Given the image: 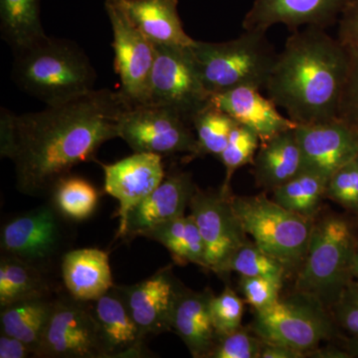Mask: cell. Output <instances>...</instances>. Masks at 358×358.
I'll return each instance as SVG.
<instances>
[{
  "label": "cell",
  "instance_id": "cell-19",
  "mask_svg": "<svg viewBox=\"0 0 358 358\" xmlns=\"http://www.w3.org/2000/svg\"><path fill=\"white\" fill-rule=\"evenodd\" d=\"M196 189L189 173L166 174L154 192L131 209L124 230L115 239L131 241L154 226L185 215Z\"/></svg>",
  "mask_w": 358,
  "mask_h": 358
},
{
  "label": "cell",
  "instance_id": "cell-28",
  "mask_svg": "<svg viewBox=\"0 0 358 358\" xmlns=\"http://www.w3.org/2000/svg\"><path fill=\"white\" fill-rule=\"evenodd\" d=\"M0 33L13 53L46 37L40 0H0Z\"/></svg>",
  "mask_w": 358,
  "mask_h": 358
},
{
  "label": "cell",
  "instance_id": "cell-18",
  "mask_svg": "<svg viewBox=\"0 0 358 358\" xmlns=\"http://www.w3.org/2000/svg\"><path fill=\"white\" fill-rule=\"evenodd\" d=\"M106 358L154 357L147 348V336L134 320L119 285L99 300L92 301Z\"/></svg>",
  "mask_w": 358,
  "mask_h": 358
},
{
  "label": "cell",
  "instance_id": "cell-2",
  "mask_svg": "<svg viewBox=\"0 0 358 358\" xmlns=\"http://www.w3.org/2000/svg\"><path fill=\"white\" fill-rule=\"evenodd\" d=\"M350 65L348 47L326 29L296 30L278 53L264 89L296 124L331 121L338 117Z\"/></svg>",
  "mask_w": 358,
  "mask_h": 358
},
{
  "label": "cell",
  "instance_id": "cell-35",
  "mask_svg": "<svg viewBox=\"0 0 358 358\" xmlns=\"http://www.w3.org/2000/svg\"><path fill=\"white\" fill-rule=\"evenodd\" d=\"M327 196L348 210L358 212V157L329 178Z\"/></svg>",
  "mask_w": 358,
  "mask_h": 358
},
{
  "label": "cell",
  "instance_id": "cell-8",
  "mask_svg": "<svg viewBox=\"0 0 358 358\" xmlns=\"http://www.w3.org/2000/svg\"><path fill=\"white\" fill-rule=\"evenodd\" d=\"M252 331L264 341L289 346L308 357L333 336L334 329L326 306L315 296L296 291L270 307L255 310Z\"/></svg>",
  "mask_w": 358,
  "mask_h": 358
},
{
  "label": "cell",
  "instance_id": "cell-6",
  "mask_svg": "<svg viewBox=\"0 0 358 358\" xmlns=\"http://www.w3.org/2000/svg\"><path fill=\"white\" fill-rule=\"evenodd\" d=\"M357 250L352 226L345 218L327 216L313 224L296 291L334 307L350 285Z\"/></svg>",
  "mask_w": 358,
  "mask_h": 358
},
{
  "label": "cell",
  "instance_id": "cell-44",
  "mask_svg": "<svg viewBox=\"0 0 358 358\" xmlns=\"http://www.w3.org/2000/svg\"><path fill=\"white\" fill-rule=\"evenodd\" d=\"M353 350H355V355H358V341L353 345Z\"/></svg>",
  "mask_w": 358,
  "mask_h": 358
},
{
  "label": "cell",
  "instance_id": "cell-26",
  "mask_svg": "<svg viewBox=\"0 0 358 358\" xmlns=\"http://www.w3.org/2000/svg\"><path fill=\"white\" fill-rule=\"evenodd\" d=\"M141 237L148 238L166 247L179 266L195 264L205 268L203 239L192 216H180L154 226Z\"/></svg>",
  "mask_w": 358,
  "mask_h": 358
},
{
  "label": "cell",
  "instance_id": "cell-13",
  "mask_svg": "<svg viewBox=\"0 0 358 358\" xmlns=\"http://www.w3.org/2000/svg\"><path fill=\"white\" fill-rule=\"evenodd\" d=\"M205 247V268L225 274L231 257L248 242L230 203V193L204 192L197 187L189 203Z\"/></svg>",
  "mask_w": 358,
  "mask_h": 358
},
{
  "label": "cell",
  "instance_id": "cell-17",
  "mask_svg": "<svg viewBox=\"0 0 358 358\" xmlns=\"http://www.w3.org/2000/svg\"><path fill=\"white\" fill-rule=\"evenodd\" d=\"M352 0H254L244 16L245 31L267 33L272 26L284 24L292 31L301 26L326 29L334 24Z\"/></svg>",
  "mask_w": 358,
  "mask_h": 358
},
{
  "label": "cell",
  "instance_id": "cell-11",
  "mask_svg": "<svg viewBox=\"0 0 358 358\" xmlns=\"http://www.w3.org/2000/svg\"><path fill=\"white\" fill-rule=\"evenodd\" d=\"M37 358H106L92 301L58 294Z\"/></svg>",
  "mask_w": 358,
  "mask_h": 358
},
{
  "label": "cell",
  "instance_id": "cell-42",
  "mask_svg": "<svg viewBox=\"0 0 358 358\" xmlns=\"http://www.w3.org/2000/svg\"><path fill=\"white\" fill-rule=\"evenodd\" d=\"M307 357L305 352L280 343L263 341L260 358H303Z\"/></svg>",
  "mask_w": 358,
  "mask_h": 358
},
{
  "label": "cell",
  "instance_id": "cell-41",
  "mask_svg": "<svg viewBox=\"0 0 358 358\" xmlns=\"http://www.w3.org/2000/svg\"><path fill=\"white\" fill-rule=\"evenodd\" d=\"M35 357V350L20 339L1 333L0 336V358Z\"/></svg>",
  "mask_w": 358,
  "mask_h": 358
},
{
  "label": "cell",
  "instance_id": "cell-37",
  "mask_svg": "<svg viewBox=\"0 0 358 358\" xmlns=\"http://www.w3.org/2000/svg\"><path fill=\"white\" fill-rule=\"evenodd\" d=\"M282 281L267 277L241 275L240 289L245 301L255 310H264L279 300Z\"/></svg>",
  "mask_w": 358,
  "mask_h": 358
},
{
  "label": "cell",
  "instance_id": "cell-31",
  "mask_svg": "<svg viewBox=\"0 0 358 358\" xmlns=\"http://www.w3.org/2000/svg\"><path fill=\"white\" fill-rule=\"evenodd\" d=\"M236 124L229 115L210 103L200 110L192 121L197 138V157L206 155L220 157Z\"/></svg>",
  "mask_w": 358,
  "mask_h": 358
},
{
  "label": "cell",
  "instance_id": "cell-7",
  "mask_svg": "<svg viewBox=\"0 0 358 358\" xmlns=\"http://www.w3.org/2000/svg\"><path fill=\"white\" fill-rule=\"evenodd\" d=\"M230 203L242 229L259 248L288 267L303 261L312 236L313 219L289 211L264 195H230Z\"/></svg>",
  "mask_w": 358,
  "mask_h": 358
},
{
  "label": "cell",
  "instance_id": "cell-24",
  "mask_svg": "<svg viewBox=\"0 0 358 358\" xmlns=\"http://www.w3.org/2000/svg\"><path fill=\"white\" fill-rule=\"evenodd\" d=\"M294 129L261 143L253 162L254 176L260 187L273 192L303 171Z\"/></svg>",
  "mask_w": 358,
  "mask_h": 358
},
{
  "label": "cell",
  "instance_id": "cell-9",
  "mask_svg": "<svg viewBox=\"0 0 358 358\" xmlns=\"http://www.w3.org/2000/svg\"><path fill=\"white\" fill-rule=\"evenodd\" d=\"M192 124L176 110L155 103L134 105L122 115L119 138L134 152L164 157L185 154L197 157V138Z\"/></svg>",
  "mask_w": 358,
  "mask_h": 358
},
{
  "label": "cell",
  "instance_id": "cell-43",
  "mask_svg": "<svg viewBox=\"0 0 358 358\" xmlns=\"http://www.w3.org/2000/svg\"><path fill=\"white\" fill-rule=\"evenodd\" d=\"M353 275H355L358 279V247L357 253H355V261H353Z\"/></svg>",
  "mask_w": 358,
  "mask_h": 358
},
{
  "label": "cell",
  "instance_id": "cell-30",
  "mask_svg": "<svg viewBox=\"0 0 358 358\" xmlns=\"http://www.w3.org/2000/svg\"><path fill=\"white\" fill-rule=\"evenodd\" d=\"M329 179L303 171L298 176L273 190V200L305 217L313 219L322 200L327 196Z\"/></svg>",
  "mask_w": 358,
  "mask_h": 358
},
{
  "label": "cell",
  "instance_id": "cell-20",
  "mask_svg": "<svg viewBox=\"0 0 358 358\" xmlns=\"http://www.w3.org/2000/svg\"><path fill=\"white\" fill-rule=\"evenodd\" d=\"M209 103L229 115L238 124L258 134L261 143L277 134L296 128L298 124L278 110L270 98L251 87L230 90L211 95Z\"/></svg>",
  "mask_w": 358,
  "mask_h": 358
},
{
  "label": "cell",
  "instance_id": "cell-36",
  "mask_svg": "<svg viewBox=\"0 0 358 358\" xmlns=\"http://www.w3.org/2000/svg\"><path fill=\"white\" fill-rule=\"evenodd\" d=\"M262 346V338L241 327L233 333L219 336L209 358H260Z\"/></svg>",
  "mask_w": 358,
  "mask_h": 358
},
{
  "label": "cell",
  "instance_id": "cell-16",
  "mask_svg": "<svg viewBox=\"0 0 358 358\" xmlns=\"http://www.w3.org/2000/svg\"><path fill=\"white\" fill-rule=\"evenodd\" d=\"M119 286L134 320L147 338L171 331L174 308L185 288L174 275L173 266L159 268L136 284Z\"/></svg>",
  "mask_w": 358,
  "mask_h": 358
},
{
  "label": "cell",
  "instance_id": "cell-23",
  "mask_svg": "<svg viewBox=\"0 0 358 358\" xmlns=\"http://www.w3.org/2000/svg\"><path fill=\"white\" fill-rule=\"evenodd\" d=\"M129 17L154 45L189 47L194 43L183 28L178 0H117Z\"/></svg>",
  "mask_w": 358,
  "mask_h": 358
},
{
  "label": "cell",
  "instance_id": "cell-4",
  "mask_svg": "<svg viewBox=\"0 0 358 358\" xmlns=\"http://www.w3.org/2000/svg\"><path fill=\"white\" fill-rule=\"evenodd\" d=\"M74 223L50 200L6 219L0 231L1 255L13 257L56 280L61 264L76 242Z\"/></svg>",
  "mask_w": 358,
  "mask_h": 358
},
{
  "label": "cell",
  "instance_id": "cell-39",
  "mask_svg": "<svg viewBox=\"0 0 358 358\" xmlns=\"http://www.w3.org/2000/svg\"><path fill=\"white\" fill-rule=\"evenodd\" d=\"M334 308L338 324L358 338V286L348 285Z\"/></svg>",
  "mask_w": 358,
  "mask_h": 358
},
{
  "label": "cell",
  "instance_id": "cell-10",
  "mask_svg": "<svg viewBox=\"0 0 358 358\" xmlns=\"http://www.w3.org/2000/svg\"><path fill=\"white\" fill-rule=\"evenodd\" d=\"M190 47L155 45V62L150 77L148 103L166 106L182 115L190 124L209 103Z\"/></svg>",
  "mask_w": 358,
  "mask_h": 358
},
{
  "label": "cell",
  "instance_id": "cell-21",
  "mask_svg": "<svg viewBox=\"0 0 358 358\" xmlns=\"http://www.w3.org/2000/svg\"><path fill=\"white\" fill-rule=\"evenodd\" d=\"M212 294L183 288L179 294L171 320V331L185 343L194 358H209L219 336L210 312Z\"/></svg>",
  "mask_w": 358,
  "mask_h": 358
},
{
  "label": "cell",
  "instance_id": "cell-22",
  "mask_svg": "<svg viewBox=\"0 0 358 358\" xmlns=\"http://www.w3.org/2000/svg\"><path fill=\"white\" fill-rule=\"evenodd\" d=\"M60 280L76 300H99L115 286L109 254L96 248L71 250L61 264Z\"/></svg>",
  "mask_w": 358,
  "mask_h": 358
},
{
  "label": "cell",
  "instance_id": "cell-3",
  "mask_svg": "<svg viewBox=\"0 0 358 358\" xmlns=\"http://www.w3.org/2000/svg\"><path fill=\"white\" fill-rule=\"evenodd\" d=\"M13 83L46 106L67 102L95 90V68L83 49L72 40L47 35L36 43L13 52Z\"/></svg>",
  "mask_w": 358,
  "mask_h": 358
},
{
  "label": "cell",
  "instance_id": "cell-1",
  "mask_svg": "<svg viewBox=\"0 0 358 358\" xmlns=\"http://www.w3.org/2000/svg\"><path fill=\"white\" fill-rule=\"evenodd\" d=\"M134 106L121 91L93 90L38 112L0 114V155L15 169L26 196L48 199L75 166L95 160L106 141L119 138L122 115Z\"/></svg>",
  "mask_w": 358,
  "mask_h": 358
},
{
  "label": "cell",
  "instance_id": "cell-32",
  "mask_svg": "<svg viewBox=\"0 0 358 358\" xmlns=\"http://www.w3.org/2000/svg\"><path fill=\"white\" fill-rule=\"evenodd\" d=\"M288 266L279 259L246 242L231 257L225 273L236 272L245 277H267L284 282Z\"/></svg>",
  "mask_w": 358,
  "mask_h": 358
},
{
  "label": "cell",
  "instance_id": "cell-5",
  "mask_svg": "<svg viewBox=\"0 0 358 358\" xmlns=\"http://www.w3.org/2000/svg\"><path fill=\"white\" fill-rule=\"evenodd\" d=\"M190 48L210 95L241 87L265 88L278 55L266 33L245 30L229 41L195 40Z\"/></svg>",
  "mask_w": 358,
  "mask_h": 358
},
{
  "label": "cell",
  "instance_id": "cell-27",
  "mask_svg": "<svg viewBox=\"0 0 358 358\" xmlns=\"http://www.w3.org/2000/svg\"><path fill=\"white\" fill-rule=\"evenodd\" d=\"M64 289L62 282L51 279L13 257L0 259V308L15 301L57 293Z\"/></svg>",
  "mask_w": 358,
  "mask_h": 358
},
{
  "label": "cell",
  "instance_id": "cell-12",
  "mask_svg": "<svg viewBox=\"0 0 358 358\" xmlns=\"http://www.w3.org/2000/svg\"><path fill=\"white\" fill-rule=\"evenodd\" d=\"M113 30L115 71L121 80L120 91L133 105L150 101L155 45L134 25L117 0H106Z\"/></svg>",
  "mask_w": 358,
  "mask_h": 358
},
{
  "label": "cell",
  "instance_id": "cell-40",
  "mask_svg": "<svg viewBox=\"0 0 358 358\" xmlns=\"http://www.w3.org/2000/svg\"><path fill=\"white\" fill-rule=\"evenodd\" d=\"M338 33L341 43L358 51V0H352L341 13Z\"/></svg>",
  "mask_w": 358,
  "mask_h": 358
},
{
  "label": "cell",
  "instance_id": "cell-14",
  "mask_svg": "<svg viewBox=\"0 0 358 358\" xmlns=\"http://www.w3.org/2000/svg\"><path fill=\"white\" fill-rule=\"evenodd\" d=\"M303 171L329 179L358 157V129L343 120L298 124L294 129Z\"/></svg>",
  "mask_w": 358,
  "mask_h": 358
},
{
  "label": "cell",
  "instance_id": "cell-33",
  "mask_svg": "<svg viewBox=\"0 0 358 358\" xmlns=\"http://www.w3.org/2000/svg\"><path fill=\"white\" fill-rule=\"evenodd\" d=\"M261 141L258 134L243 124H235L227 145L218 157L225 167L226 176L221 189L229 192L231 178L238 169L247 164H253Z\"/></svg>",
  "mask_w": 358,
  "mask_h": 358
},
{
  "label": "cell",
  "instance_id": "cell-15",
  "mask_svg": "<svg viewBox=\"0 0 358 358\" xmlns=\"http://www.w3.org/2000/svg\"><path fill=\"white\" fill-rule=\"evenodd\" d=\"M103 171V190L119 201V236L134 207L143 201L162 182L166 173L162 157L150 152H134L126 159L112 164L96 160Z\"/></svg>",
  "mask_w": 358,
  "mask_h": 358
},
{
  "label": "cell",
  "instance_id": "cell-38",
  "mask_svg": "<svg viewBox=\"0 0 358 358\" xmlns=\"http://www.w3.org/2000/svg\"><path fill=\"white\" fill-rule=\"evenodd\" d=\"M350 65L341 106L338 117L358 129V51L348 48Z\"/></svg>",
  "mask_w": 358,
  "mask_h": 358
},
{
  "label": "cell",
  "instance_id": "cell-29",
  "mask_svg": "<svg viewBox=\"0 0 358 358\" xmlns=\"http://www.w3.org/2000/svg\"><path fill=\"white\" fill-rule=\"evenodd\" d=\"M100 192L86 178L69 173L58 180L49 194L57 210L72 222H81L95 213Z\"/></svg>",
  "mask_w": 358,
  "mask_h": 358
},
{
  "label": "cell",
  "instance_id": "cell-25",
  "mask_svg": "<svg viewBox=\"0 0 358 358\" xmlns=\"http://www.w3.org/2000/svg\"><path fill=\"white\" fill-rule=\"evenodd\" d=\"M61 291L25 299L0 308L1 333L24 341L35 350L36 357L54 303Z\"/></svg>",
  "mask_w": 358,
  "mask_h": 358
},
{
  "label": "cell",
  "instance_id": "cell-34",
  "mask_svg": "<svg viewBox=\"0 0 358 358\" xmlns=\"http://www.w3.org/2000/svg\"><path fill=\"white\" fill-rule=\"evenodd\" d=\"M244 301L229 287L219 296L212 294L210 312L214 327L219 336L233 333L241 327Z\"/></svg>",
  "mask_w": 358,
  "mask_h": 358
}]
</instances>
